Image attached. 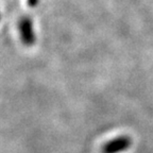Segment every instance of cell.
<instances>
[{"instance_id":"2","label":"cell","mask_w":153,"mask_h":153,"mask_svg":"<svg viewBox=\"0 0 153 153\" xmlns=\"http://www.w3.org/2000/svg\"><path fill=\"white\" fill-rule=\"evenodd\" d=\"M127 143H129V140L127 138H120V139H116L113 143H108V146L104 148V152L105 153H114L118 150H123L124 148H127Z\"/></svg>"},{"instance_id":"3","label":"cell","mask_w":153,"mask_h":153,"mask_svg":"<svg viewBox=\"0 0 153 153\" xmlns=\"http://www.w3.org/2000/svg\"><path fill=\"white\" fill-rule=\"evenodd\" d=\"M38 2H39V0H27L28 5L31 7H35L38 4Z\"/></svg>"},{"instance_id":"1","label":"cell","mask_w":153,"mask_h":153,"mask_svg":"<svg viewBox=\"0 0 153 153\" xmlns=\"http://www.w3.org/2000/svg\"><path fill=\"white\" fill-rule=\"evenodd\" d=\"M18 28L19 32H20V36L26 45H32L35 39L33 34V29H32V22L29 16H22L19 19L18 22Z\"/></svg>"}]
</instances>
